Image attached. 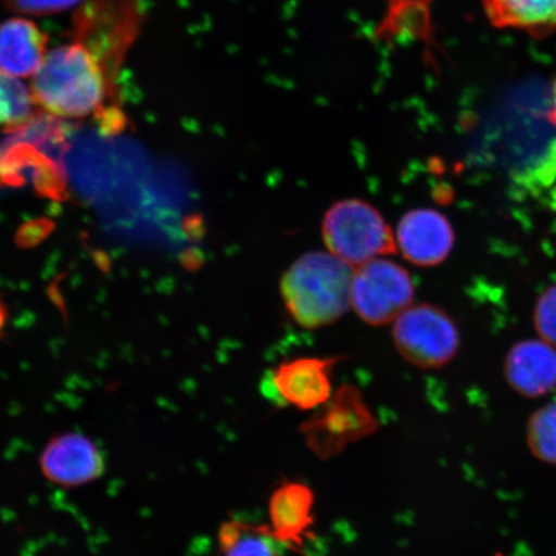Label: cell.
<instances>
[{"instance_id": "cell-1", "label": "cell", "mask_w": 556, "mask_h": 556, "mask_svg": "<svg viewBox=\"0 0 556 556\" xmlns=\"http://www.w3.org/2000/svg\"><path fill=\"white\" fill-rule=\"evenodd\" d=\"M109 72L80 41L48 51L31 78V93L45 113L85 119L100 113L110 92Z\"/></svg>"}, {"instance_id": "cell-2", "label": "cell", "mask_w": 556, "mask_h": 556, "mask_svg": "<svg viewBox=\"0 0 556 556\" xmlns=\"http://www.w3.org/2000/svg\"><path fill=\"white\" fill-rule=\"evenodd\" d=\"M352 268L330 252L313 250L299 256L280 281L290 317L308 330L337 323L351 308Z\"/></svg>"}, {"instance_id": "cell-3", "label": "cell", "mask_w": 556, "mask_h": 556, "mask_svg": "<svg viewBox=\"0 0 556 556\" xmlns=\"http://www.w3.org/2000/svg\"><path fill=\"white\" fill-rule=\"evenodd\" d=\"M321 233L328 252L352 267L397 253L395 235L384 215L363 199L333 203L324 215Z\"/></svg>"}, {"instance_id": "cell-4", "label": "cell", "mask_w": 556, "mask_h": 556, "mask_svg": "<svg viewBox=\"0 0 556 556\" xmlns=\"http://www.w3.org/2000/svg\"><path fill=\"white\" fill-rule=\"evenodd\" d=\"M392 337L401 356L420 368L446 366L460 350L454 319L434 304L409 305L394 319Z\"/></svg>"}, {"instance_id": "cell-5", "label": "cell", "mask_w": 556, "mask_h": 556, "mask_svg": "<svg viewBox=\"0 0 556 556\" xmlns=\"http://www.w3.org/2000/svg\"><path fill=\"white\" fill-rule=\"evenodd\" d=\"M414 298L412 275L387 256L367 262L353 273L351 307L368 325L394 323L413 305Z\"/></svg>"}, {"instance_id": "cell-6", "label": "cell", "mask_w": 556, "mask_h": 556, "mask_svg": "<svg viewBox=\"0 0 556 556\" xmlns=\"http://www.w3.org/2000/svg\"><path fill=\"white\" fill-rule=\"evenodd\" d=\"M377 426L359 391L345 386L304 424L302 432L316 455L329 458L375 432Z\"/></svg>"}, {"instance_id": "cell-7", "label": "cell", "mask_w": 556, "mask_h": 556, "mask_svg": "<svg viewBox=\"0 0 556 556\" xmlns=\"http://www.w3.org/2000/svg\"><path fill=\"white\" fill-rule=\"evenodd\" d=\"M394 235L403 258L416 267L440 266L455 247L454 227L446 215L432 207L403 214Z\"/></svg>"}, {"instance_id": "cell-8", "label": "cell", "mask_w": 556, "mask_h": 556, "mask_svg": "<svg viewBox=\"0 0 556 556\" xmlns=\"http://www.w3.org/2000/svg\"><path fill=\"white\" fill-rule=\"evenodd\" d=\"M40 469L48 481L62 486L92 483L104 471L102 452L80 433L55 435L40 456Z\"/></svg>"}, {"instance_id": "cell-9", "label": "cell", "mask_w": 556, "mask_h": 556, "mask_svg": "<svg viewBox=\"0 0 556 556\" xmlns=\"http://www.w3.org/2000/svg\"><path fill=\"white\" fill-rule=\"evenodd\" d=\"M340 357H302L281 364L273 384L281 401L299 409L321 407L331 399V374Z\"/></svg>"}, {"instance_id": "cell-10", "label": "cell", "mask_w": 556, "mask_h": 556, "mask_svg": "<svg viewBox=\"0 0 556 556\" xmlns=\"http://www.w3.org/2000/svg\"><path fill=\"white\" fill-rule=\"evenodd\" d=\"M505 377L517 393L540 399L556 386V350L544 340H521L505 359Z\"/></svg>"}, {"instance_id": "cell-11", "label": "cell", "mask_w": 556, "mask_h": 556, "mask_svg": "<svg viewBox=\"0 0 556 556\" xmlns=\"http://www.w3.org/2000/svg\"><path fill=\"white\" fill-rule=\"evenodd\" d=\"M48 37L31 20L17 16L0 24V72L33 78L48 53Z\"/></svg>"}, {"instance_id": "cell-12", "label": "cell", "mask_w": 556, "mask_h": 556, "mask_svg": "<svg viewBox=\"0 0 556 556\" xmlns=\"http://www.w3.org/2000/svg\"><path fill=\"white\" fill-rule=\"evenodd\" d=\"M313 505L315 496L308 485L290 482L278 486L270 497L269 518L281 544L299 551L313 526Z\"/></svg>"}, {"instance_id": "cell-13", "label": "cell", "mask_w": 556, "mask_h": 556, "mask_svg": "<svg viewBox=\"0 0 556 556\" xmlns=\"http://www.w3.org/2000/svg\"><path fill=\"white\" fill-rule=\"evenodd\" d=\"M486 20L497 29L542 39L556 31V0H482Z\"/></svg>"}, {"instance_id": "cell-14", "label": "cell", "mask_w": 556, "mask_h": 556, "mask_svg": "<svg viewBox=\"0 0 556 556\" xmlns=\"http://www.w3.org/2000/svg\"><path fill=\"white\" fill-rule=\"evenodd\" d=\"M222 556H281L273 528L227 520L218 531Z\"/></svg>"}, {"instance_id": "cell-15", "label": "cell", "mask_w": 556, "mask_h": 556, "mask_svg": "<svg viewBox=\"0 0 556 556\" xmlns=\"http://www.w3.org/2000/svg\"><path fill=\"white\" fill-rule=\"evenodd\" d=\"M35 103L30 87L21 79L0 72V128L13 127L31 119Z\"/></svg>"}, {"instance_id": "cell-16", "label": "cell", "mask_w": 556, "mask_h": 556, "mask_svg": "<svg viewBox=\"0 0 556 556\" xmlns=\"http://www.w3.org/2000/svg\"><path fill=\"white\" fill-rule=\"evenodd\" d=\"M527 443L540 462L556 465V401L541 407L530 417Z\"/></svg>"}, {"instance_id": "cell-17", "label": "cell", "mask_w": 556, "mask_h": 556, "mask_svg": "<svg viewBox=\"0 0 556 556\" xmlns=\"http://www.w3.org/2000/svg\"><path fill=\"white\" fill-rule=\"evenodd\" d=\"M87 0H3L7 9L18 16H51L55 13L78 9Z\"/></svg>"}, {"instance_id": "cell-18", "label": "cell", "mask_w": 556, "mask_h": 556, "mask_svg": "<svg viewBox=\"0 0 556 556\" xmlns=\"http://www.w3.org/2000/svg\"><path fill=\"white\" fill-rule=\"evenodd\" d=\"M533 323L540 338L556 346V283L539 296Z\"/></svg>"}, {"instance_id": "cell-19", "label": "cell", "mask_w": 556, "mask_h": 556, "mask_svg": "<svg viewBox=\"0 0 556 556\" xmlns=\"http://www.w3.org/2000/svg\"><path fill=\"white\" fill-rule=\"evenodd\" d=\"M552 99H553V108L551 111V115H548V117H551V121L556 125V78L553 83Z\"/></svg>"}, {"instance_id": "cell-20", "label": "cell", "mask_w": 556, "mask_h": 556, "mask_svg": "<svg viewBox=\"0 0 556 556\" xmlns=\"http://www.w3.org/2000/svg\"><path fill=\"white\" fill-rule=\"evenodd\" d=\"M5 324V313L2 308V305H0V332H2Z\"/></svg>"}]
</instances>
